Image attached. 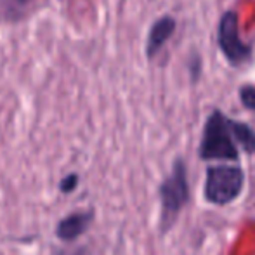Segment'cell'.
Returning <instances> with one entry per match:
<instances>
[{"label":"cell","mask_w":255,"mask_h":255,"mask_svg":"<svg viewBox=\"0 0 255 255\" xmlns=\"http://www.w3.org/2000/svg\"><path fill=\"white\" fill-rule=\"evenodd\" d=\"M198 153L203 160H238L240 151L233 132V118L219 110L208 115Z\"/></svg>","instance_id":"6da1fadb"},{"label":"cell","mask_w":255,"mask_h":255,"mask_svg":"<svg viewBox=\"0 0 255 255\" xmlns=\"http://www.w3.org/2000/svg\"><path fill=\"white\" fill-rule=\"evenodd\" d=\"M189 200V184H188V170H186L184 160L177 158L172 165V172L160 186V226L161 231L172 228L177 215L184 208Z\"/></svg>","instance_id":"7a4b0ae2"},{"label":"cell","mask_w":255,"mask_h":255,"mask_svg":"<svg viewBox=\"0 0 255 255\" xmlns=\"http://www.w3.org/2000/svg\"><path fill=\"white\" fill-rule=\"evenodd\" d=\"M245 174L240 167L214 165L207 168L205 198L214 205H228L235 202L243 191Z\"/></svg>","instance_id":"3957f363"},{"label":"cell","mask_w":255,"mask_h":255,"mask_svg":"<svg viewBox=\"0 0 255 255\" xmlns=\"http://www.w3.org/2000/svg\"><path fill=\"white\" fill-rule=\"evenodd\" d=\"M217 44L221 52L233 66H242L252 59V45L243 42L240 35V19L236 10H226L217 28Z\"/></svg>","instance_id":"277c9868"},{"label":"cell","mask_w":255,"mask_h":255,"mask_svg":"<svg viewBox=\"0 0 255 255\" xmlns=\"http://www.w3.org/2000/svg\"><path fill=\"white\" fill-rule=\"evenodd\" d=\"M175 28H177V21L172 16H168V14L158 17L154 21L148 33V40H146V56H148V59H153L154 56H158V52L165 47V44L175 33Z\"/></svg>","instance_id":"5b68a950"},{"label":"cell","mask_w":255,"mask_h":255,"mask_svg":"<svg viewBox=\"0 0 255 255\" xmlns=\"http://www.w3.org/2000/svg\"><path fill=\"white\" fill-rule=\"evenodd\" d=\"M92 219H94L92 212H77V214L68 215L57 224V238H61L63 242H71V240L78 238L89 229Z\"/></svg>","instance_id":"8992f818"},{"label":"cell","mask_w":255,"mask_h":255,"mask_svg":"<svg viewBox=\"0 0 255 255\" xmlns=\"http://www.w3.org/2000/svg\"><path fill=\"white\" fill-rule=\"evenodd\" d=\"M233 132H235L236 144L249 154H255V130L243 122L233 120Z\"/></svg>","instance_id":"52a82bcc"},{"label":"cell","mask_w":255,"mask_h":255,"mask_svg":"<svg viewBox=\"0 0 255 255\" xmlns=\"http://www.w3.org/2000/svg\"><path fill=\"white\" fill-rule=\"evenodd\" d=\"M240 101L247 110L255 113V85L254 84H245L240 87Z\"/></svg>","instance_id":"ba28073f"},{"label":"cell","mask_w":255,"mask_h":255,"mask_svg":"<svg viewBox=\"0 0 255 255\" xmlns=\"http://www.w3.org/2000/svg\"><path fill=\"white\" fill-rule=\"evenodd\" d=\"M77 184H78V175L77 174H70L68 177H64L63 181H61V191L63 193H70V191H73L75 188H77Z\"/></svg>","instance_id":"9c48e42d"},{"label":"cell","mask_w":255,"mask_h":255,"mask_svg":"<svg viewBox=\"0 0 255 255\" xmlns=\"http://www.w3.org/2000/svg\"><path fill=\"white\" fill-rule=\"evenodd\" d=\"M21 2H24V0H21Z\"/></svg>","instance_id":"30bf717a"}]
</instances>
